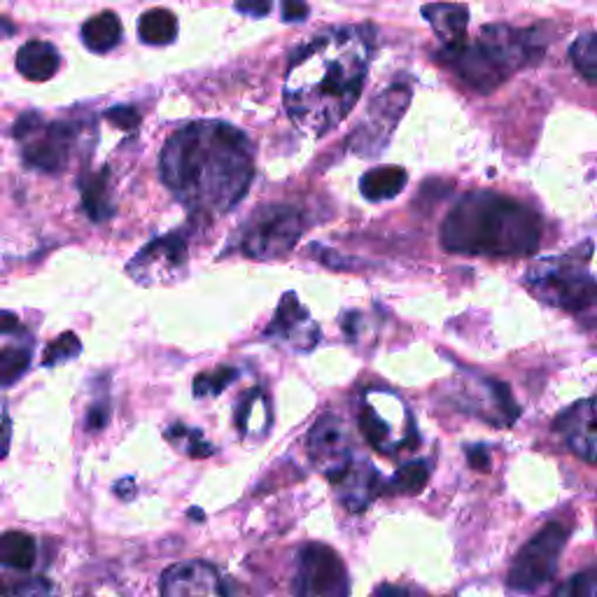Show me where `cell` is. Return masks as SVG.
Wrapping results in <instances>:
<instances>
[{
	"label": "cell",
	"mask_w": 597,
	"mask_h": 597,
	"mask_svg": "<svg viewBox=\"0 0 597 597\" xmlns=\"http://www.w3.org/2000/svg\"><path fill=\"white\" fill-rule=\"evenodd\" d=\"M556 432L567 448L586 462L597 465V404L577 401L556 420Z\"/></svg>",
	"instance_id": "e0dca14e"
},
{
	"label": "cell",
	"mask_w": 597,
	"mask_h": 597,
	"mask_svg": "<svg viewBox=\"0 0 597 597\" xmlns=\"http://www.w3.org/2000/svg\"><path fill=\"white\" fill-rule=\"evenodd\" d=\"M265 337L297 352H308L320 341V329L314 322V318H310L308 310L299 304L297 295L288 292L280 299L276 318L267 327Z\"/></svg>",
	"instance_id": "5bb4252c"
},
{
	"label": "cell",
	"mask_w": 597,
	"mask_h": 597,
	"mask_svg": "<svg viewBox=\"0 0 597 597\" xmlns=\"http://www.w3.org/2000/svg\"><path fill=\"white\" fill-rule=\"evenodd\" d=\"M61 66L59 52L50 42H27L17 52V68L23 78H29L33 82H44L52 76H57V70Z\"/></svg>",
	"instance_id": "ffe728a7"
},
{
	"label": "cell",
	"mask_w": 597,
	"mask_h": 597,
	"mask_svg": "<svg viewBox=\"0 0 597 597\" xmlns=\"http://www.w3.org/2000/svg\"><path fill=\"white\" fill-rule=\"evenodd\" d=\"M374 597H409V593H406L404 588H397V586H384L378 588Z\"/></svg>",
	"instance_id": "b9f144b4"
},
{
	"label": "cell",
	"mask_w": 597,
	"mask_h": 597,
	"mask_svg": "<svg viewBox=\"0 0 597 597\" xmlns=\"http://www.w3.org/2000/svg\"><path fill=\"white\" fill-rule=\"evenodd\" d=\"M31 355H33L31 344L8 346L0 350V388L14 386L17 380L29 371Z\"/></svg>",
	"instance_id": "484cf974"
},
{
	"label": "cell",
	"mask_w": 597,
	"mask_h": 597,
	"mask_svg": "<svg viewBox=\"0 0 597 597\" xmlns=\"http://www.w3.org/2000/svg\"><path fill=\"white\" fill-rule=\"evenodd\" d=\"M108 420H110V401H108V397L97 399L89 406L87 416H84L87 432H101V429H106Z\"/></svg>",
	"instance_id": "e575fe53"
},
{
	"label": "cell",
	"mask_w": 597,
	"mask_h": 597,
	"mask_svg": "<svg viewBox=\"0 0 597 597\" xmlns=\"http://www.w3.org/2000/svg\"><path fill=\"white\" fill-rule=\"evenodd\" d=\"M304 233L301 212L290 206L259 208L241 236V250L257 261L280 259L290 255Z\"/></svg>",
	"instance_id": "8992f818"
},
{
	"label": "cell",
	"mask_w": 597,
	"mask_h": 597,
	"mask_svg": "<svg viewBox=\"0 0 597 597\" xmlns=\"http://www.w3.org/2000/svg\"><path fill=\"white\" fill-rule=\"evenodd\" d=\"M108 119L112 125L122 127V129H133L140 122V117H138V112L133 108H112L108 112Z\"/></svg>",
	"instance_id": "d590c367"
},
{
	"label": "cell",
	"mask_w": 597,
	"mask_h": 597,
	"mask_svg": "<svg viewBox=\"0 0 597 597\" xmlns=\"http://www.w3.org/2000/svg\"><path fill=\"white\" fill-rule=\"evenodd\" d=\"M422 17L446 47H460L467 38L469 10L460 3H432L422 8Z\"/></svg>",
	"instance_id": "d6986e66"
},
{
	"label": "cell",
	"mask_w": 597,
	"mask_h": 597,
	"mask_svg": "<svg viewBox=\"0 0 597 597\" xmlns=\"http://www.w3.org/2000/svg\"><path fill=\"white\" fill-rule=\"evenodd\" d=\"M567 528L560 520L544 525V528L525 544L509 571V588L516 593H535L554 579L563 548L567 544Z\"/></svg>",
	"instance_id": "52a82bcc"
},
{
	"label": "cell",
	"mask_w": 597,
	"mask_h": 597,
	"mask_svg": "<svg viewBox=\"0 0 597 597\" xmlns=\"http://www.w3.org/2000/svg\"><path fill=\"white\" fill-rule=\"evenodd\" d=\"M236 376H238V371L233 367H218V369L203 371L195 378V395L201 399L203 397H218L233 384Z\"/></svg>",
	"instance_id": "4dcf8cb0"
},
{
	"label": "cell",
	"mask_w": 597,
	"mask_h": 597,
	"mask_svg": "<svg viewBox=\"0 0 597 597\" xmlns=\"http://www.w3.org/2000/svg\"><path fill=\"white\" fill-rule=\"evenodd\" d=\"M308 17L306 0H282V19L285 21H304Z\"/></svg>",
	"instance_id": "74e56055"
},
{
	"label": "cell",
	"mask_w": 597,
	"mask_h": 597,
	"mask_svg": "<svg viewBox=\"0 0 597 597\" xmlns=\"http://www.w3.org/2000/svg\"><path fill=\"white\" fill-rule=\"evenodd\" d=\"M334 486L339 490L341 505L350 514L365 511L386 488L384 481H380L378 469L367 460H352L348 471Z\"/></svg>",
	"instance_id": "ac0fdd59"
},
{
	"label": "cell",
	"mask_w": 597,
	"mask_h": 597,
	"mask_svg": "<svg viewBox=\"0 0 597 597\" xmlns=\"http://www.w3.org/2000/svg\"><path fill=\"white\" fill-rule=\"evenodd\" d=\"M360 429L365 439L378 452H386V456L418 444L411 414L404 409L399 397L384 390H369L365 395L360 409Z\"/></svg>",
	"instance_id": "5b68a950"
},
{
	"label": "cell",
	"mask_w": 597,
	"mask_h": 597,
	"mask_svg": "<svg viewBox=\"0 0 597 597\" xmlns=\"http://www.w3.org/2000/svg\"><path fill=\"white\" fill-rule=\"evenodd\" d=\"M481 42L497 57V61L509 70V73H514V70L518 68L530 66L544 54L537 33L516 31L509 27H501V23L484 29Z\"/></svg>",
	"instance_id": "2e32d148"
},
{
	"label": "cell",
	"mask_w": 597,
	"mask_h": 597,
	"mask_svg": "<svg viewBox=\"0 0 597 597\" xmlns=\"http://www.w3.org/2000/svg\"><path fill=\"white\" fill-rule=\"evenodd\" d=\"M441 57L471 89L481 93L497 89L511 76L481 40L476 44L465 42L460 47H446Z\"/></svg>",
	"instance_id": "4fadbf2b"
},
{
	"label": "cell",
	"mask_w": 597,
	"mask_h": 597,
	"mask_svg": "<svg viewBox=\"0 0 597 597\" xmlns=\"http://www.w3.org/2000/svg\"><path fill=\"white\" fill-rule=\"evenodd\" d=\"M0 597H57L54 584L44 577L0 575Z\"/></svg>",
	"instance_id": "83f0119b"
},
{
	"label": "cell",
	"mask_w": 597,
	"mask_h": 597,
	"mask_svg": "<svg viewBox=\"0 0 597 597\" xmlns=\"http://www.w3.org/2000/svg\"><path fill=\"white\" fill-rule=\"evenodd\" d=\"M255 173L250 140L225 122H195L166 142L161 178L187 208L222 215L248 192Z\"/></svg>",
	"instance_id": "6da1fadb"
},
{
	"label": "cell",
	"mask_w": 597,
	"mask_h": 597,
	"mask_svg": "<svg viewBox=\"0 0 597 597\" xmlns=\"http://www.w3.org/2000/svg\"><path fill=\"white\" fill-rule=\"evenodd\" d=\"M10 441H12V420L8 414H3L0 416V460L10 452Z\"/></svg>",
	"instance_id": "ab89813d"
},
{
	"label": "cell",
	"mask_w": 597,
	"mask_h": 597,
	"mask_svg": "<svg viewBox=\"0 0 597 597\" xmlns=\"http://www.w3.org/2000/svg\"><path fill=\"white\" fill-rule=\"evenodd\" d=\"M467 458L469 465L479 471H488L490 469V450L486 446H469L467 448Z\"/></svg>",
	"instance_id": "f35d334b"
},
{
	"label": "cell",
	"mask_w": 597,
	"mask_h": 597,
	"mask_svg": "<svg viewBox=\"0 0 597 597\" xmlns=\"http://www.w3.org/2000/svg\"><path fill=\"white\" fill-rule=\"evenodd\" d=\"M406 180H409V176L399 166H380V169L365 173L360 189L369 201H388L401 192Z\"/></svg>",
	"instance_id": "44dd1931"
},
{
	"label": "cell",
	"mask_w": 597,
	"mask_h": 597,
	"mask_svg": "<svg viewBox=\"0 0 597 597\" xmlns=\"http://www.w3.org/2000/svg\"><path fill=\"white\" fill-rule=\"evenodd\" d=\"M369 54V38L360 29L334 31L308 44L285 80V108L292 122L310 136L339 127L360 99Z\"/></svg>",
	"instance_id": "7a4b0ae2"
},
{
	"label": "cell",
	"mask_w": 597,
	"mask_h": 597,
	"mask_svg": "<svg viewBox=\"0 0 597 597\" xmlns=\"http://www.w3.org/2000/svg\"><path fill=\"white\" fill-rule=\"evenodd\" d=\"M187 265V243L178 233L155 238L127 267L129 276L142 285L169 282Z\"/></svg>",
	"instance_id": "8fae6325"
},
{
	"label": "cell",
	"mask_w": 597,
	"mask_h": 597,
	"mask_svg": "<svg viewBox=\"0 0 597 597\" xmlns=\"http://www.w3.org/2000/svg\"><path fill=\"white\" fill-rule=\"evenodd\" d=\"M236 10L248 17H267L271 12V0H236Z\"/></svg>",
	"instance_id": "8d00e7d4"
},
{
	"label": "cell",
	"mask_w": 597,
	"mask_h": 597,
	"mask_svg": "<svg viewBox=\"0 0 597 597\" xmlns=\"http://www.w3.org/2000/svg\"><path fill=\"white\" fill-rule=\"evenodd\" d=\"M166 439H169L178 450L187 452L189 458H208L215 452V448L203 439L199 429H192L182 422H176L171 429H166Z\"/></svg>",
	"instance_id": "f1b7e54d"
},
{
	"label": "cell",
	"mask_w": 597,
	"mask_h": 597,
	"mask_svg": "<svg viewBox=\"0 0 597 597\" xmlns=\"http://www.w3.org/2000/svg\"><path fill=\"white\" fill-rule=\"evenodd\" d=\"M541 241L539 215L520 201L492 192H471L460 199L441 225L448 252L525 257Z\"/></svg>",
	"instance_id": "3957f363"
},
{
	"label": "cell",
	"mask_w": 597,
	"mask_h": 597,
	"mask_svg": "<svg viewBox=\"0 0 597 597\" xmlns=\"http://www.w3.org/2000/svg\"><path fill=\"white\" fill-rule=\"evenodd\" d=\"M551 597H597V567H588L565 581Z\"/></svg>",
	"instance_id": "836d02e7"
},
{
	"label": "cell",
	"mask_w": 597,
	"mask_h": 597,
	"mask_svg": "<svg viewBox=\"0 0 597 597\" xmlns=\"http://www.w3.org/2000/svg\"><path fill=\"white\" fill-rule=\"evenodd\" d=\"M82 352V344L76 337L73 331L61 334L59 339H54L50 346H47L44 355H42V365L44 367H59L63 362L76 360V357Z\"/></svg>",
	"instance_id": "1f68e13d"
},
{
	"label": "cell",
	"mask_w": 597,
	"mask_h": 597,
	"mask_svg": "<svg viewBox=\"0 0 597 597\" xmlns=\"http://www.w3.org/2000/svg\"><path fill=\"white\" fill-rule=\"evenodd\" d=\"M138 36L148 44H169L178 36V19L169 10H150L138 21Z\"/></svg>",
	"instance_id": "d4e9b609"
},
{
	"label": "cell",
	"mask_w": 597,
	"mask_h": 597,
	"mask_svg": "<svg viewBox=\"0 0 597 597\" xmlns=\"http://www.w3.org/2000/svg\"><path fill=\"white\" fill-rule=\"evenodd\" d=\"M588 259L590 246L563 257L539 259L525 276V282L539 301L597 322V282L588 273Z\"/></svg>",
	"instance_id": "277c9868"
},
{
	"label": "cell",
	"mask_w": 597,
	"mask_h": 597,
	"mask_svg": "<svg viewBox=\"0 0 597 597\" xmlns=\"http://www.w3.org/2000/svg\"><path fill=\"white\" fill-rule=\"evenodd\" d=\"M569 57L579 73L597 87V36L588 33L577 38L569 47Z\"/></svg>",
	"instance_id": "f546056e"
},
{
	"label": "cell",
	"mask_w": 597,
	"mask_h": 597,
	"mask_svg": "<svg viewBox=\"0 0 597 597\" xmlns=\"http://www.w3.org/2000/svg\"><path fill=\"white\" fill-rule=\"evenodd\" d=\"M82 206L93 222H106L112 218L115 206L110 199L108 171L82 178Z\"/></svg>",
	"instance_id": "cb8c5ba5"
},
{
	"label": "cell",
	"mask_w": 597,
	"mask_h": 597,
	"mask_svg": "<svg viewBox=\"0 0 597 597\" xmlns=\"http://www.w3.org/2000/svg\"><path fill=\"white\" fill-rule=\"evenodd\" d=\"M76 127L66 122L44 125L40 115L27 112L17 119L14 138L23 142V159L38 171H61L76 142Z\"/></svg>",
	"instance_id": "ba28073f"
},
{
	"label": "cell",
	"mask_w": 597,
	"mask_h": 597,
	"mask_svg": "<svg viewBox=\"0 0 597 597\" xmlns=\"http://www.w3.org/2000/svg\"><path fill=\"white\" fill-rule=\"evenodd\" d=\"M411 101L409 87H392L380 93V97L371 103L367 122L360 127L355 136V148L362 155H378L380 148L386 146L392 129L401 119L406 106Z\"/></svg>",
	"instance_id": "7c38bea8"
},
{
	"label": "cell",
	"mask_w": 597,
	"mask_h": 597,
	"mask_svg": "<svg viewBox=\"0 0 597 597\" xmlns=\"http://www.w3.org/2000/svg\"><path fill=\"white\" fill-rule=\"evenodd\" d=\"M267 404V397L261 390H252L248 395L241 397V401H238L236 406V427H238V432H241L243 437H250V435H257V429H255V418H257V409L259 406H265Z\"/></svg>",
	"instance_id": "d6a6232c"
},
{
	"label": "cell",
	"mask_w": 597,
	"mask_h": 597,
	"mask_svg": "<svg viewBox=\"0 0 597 597\" xmlns=\"http://www.w3.org/2000/svg\"><path fill=\"white\" fill-rule=\"evenodd\" d=\"M36 539L21 530L0 535V565L14 571H29L36 563Z\"/></svg>",
	"instance_id": "7402d4cb"
},
{
	"label": "cell",
	"mask_w": 597,
	"mask_h": 597,
	"mask_svg": "<svg viewBox=\"0 0 597 597\" xmlns=\"http://www.w3.org/2000/svg\"><path fill=\"white\" fill-rule=\"evenodd\" d=\"M8 33H14V27H12V23H8L6 19H0V36H8Z\"/></svg>",
	"instance_id": "7bdbcfd3"
},
{
	"label": "cell",
	"mask_w": 597,
	"mask_h": 597,
	"mask_svg": "<svg viewBox=\"0 0 597 597\" xmlns=\"http://www.w3.org/2000/svg\"><path fill=\"white\" fill-rule=\"evenodd\" d=\"M306 448L310 462L331 484H337L352 465L350 432L339 416L327 414L316 420L306 437Z\"/></svg>",
	"instance_id": "30bf717a"
},
{
	"label": "cell",
	"mask_w": 597,
	"mask_h": 597,
	"mask_svg": "<svg viewBox=\"0 0 597 597\" xmlns=\"http://www.w3.org/2000/svg\"><path fill=\"white\" fill-rule=\"evenodd\" d=\"M17 331H21L19 318L10 314V310H0V337H3V334H17Z\"/></svg>",
	"instance_id": "60d3db41"
},
{
	"label": "cell",
	"mask_w": 597,
	"mask_h": 597,
	"mask_svg": "<svg viewBox=\"0 0 597 597\" xmlns=\"http://www.w3.org/2000/svg\"><path fill=\"white\" fill-rule=\"evenodd\" d=\"M427 481H429V462L416 460L397 469L386 490L392 495H418L425 490Z\"/></svg>",
	"instance_id": "4316f807"
},
{
	"label": "cell",
	"mask_w": 597,
	"mask_h": 597,
	"mask_svg": "<svg viewBox=\"0 0 597 597\" xmlns=\"http://www.w3.org/2000/svg\"><path fill=\"white\" fill-rule=\"evenodd\" d=\"M161 597H227V588L212 565L187 560L163 571Z\"/></svg>",
	"instance_id": "9a60e30c"
},
{
	"label": "cell",
	"mask_w": 597,
	"mask_h": 597,
	"mask_svg": "<svg viewBox=\"0 0 597 597\" xmlns=\"http://www.w3.org/2000/svg\"><path fill=\"white\" fill-rule=\"evenodd\" d=\"M122 38V23H119L115 12H101L91 17L82 27V40L91 52H110Z\"/></svg>",
	"instance_id": "603a6c76"
},
{
	"label": "cell",
	"mask_w": 597,
	"mask_h": 597,
	"mask_svg": "<svg viewBox=\"0 0 597 597\" xmlns=\"http://www.w3.org/2000/svg\"><path fill=\"white\" fill-rule=\"evenodd\" d=\"M295 597H350V577L341 556L327 544H306L297 556Z\"/></svg>",
	"instance_id": "9c48e42d"
}]
</instances>
